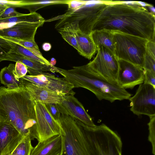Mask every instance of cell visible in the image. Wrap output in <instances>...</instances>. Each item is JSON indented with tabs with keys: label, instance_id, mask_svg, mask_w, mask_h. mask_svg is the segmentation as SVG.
<instances>
[{
	"label": "cell",
	"instance_id": "cell-1",
	"mask_svg": "<svg viewBox=\"0 0 155 155\" xmlns=\"http://www.w3.org/2000/svg\"><path fill=\"white\" fill-rule=\"evenodd\" d=\"M155 17L139 5L108 4L99 17L92 31L104 29L155 41Z\"/></svg>",
	"mask_w": 155,
	"mask_h": 155
},
{
	"label": "cell",
	"instance_id": "cell-2",
	"mask_svg": "<svg viewBox=\"0 0 155 155\" xmlns=\"http://www.w3.org/2000/svg\"><path fill=\"white\" fill-rule=\"evenodd\" d=\"M35 102L22 85L9 89L0 87V122H7L23 136L38 138Z\"/></svg>",
	"mask_w": 155,
	"mask_h": 155
},
{
	"label": "cell",
	"instance_id": "cell-3",
	"mask_svg": "<svg viewBox=\"0 0 155 155\" xmlns=\"http://www.w3.org/2000/svg\"><path fill=\"white\" fill-rule=\"evenodd\" d=\"M59 73L74 88L82 87L93 93L100 101L111 103L129 100L132 95L117 84L111 83L93 71L87 64L69 70L58 68Z\"/></svg>",
	"mask_w": 155,
	"mask_h": 155
},
{
	"label": "cell",
	"instance_id": "cell-4",
	"mask_svg": "<svg viewBox=\"0 0 155 155\" xmlns=\"http://www.w3.org/2000/svg\"><path fill=\"white\" fill-rule=\"evenodd\" d=\"M80 125L83 129L89 155H122L120 137L106 125Z\"/></svg>",
	"mask_w": 155,
	"mask_h": 155
},
{
	"label": "cell",
	"instance_id": "cell-5",
	"mask_svg": "<svg viewBox=\"0 0 155 155\" xmlns=\"http://www.w3.org/2000/svg\"><path fill=\"white\" fill-rule=\"evenodd\" d=\"M107 1L84 0L81 6L72 10H68L58 16L55 26L58 30L66 23H78L80 30L86 34H91L99 17L107 5Z\"/></svg>",
	"mask_w": 155,
	"mask_h": 155
},
{
	"label": "cell",
	"instance_id": "cell-6",
	"mask_svg": "<svg viewBox=\"0 0 155 155\" xmlns=\"http://www.w3.org/2000/svg\"><path fill=\"white\" fill-rule=\"evenodd\" d=\"M114 54L118 60L143 68L147 39L118 31H112Z\"/></svg>",
	"mask_w": 155,
	"mask_h": 155
},
{
	"label": "cell",
	"instance_id": "cell-7",
	"mask_svg": "<svg viewBox=\"0 0 155 155\" xmlns=\"http://www.w3.org/2000/svg\"><path fill=\"white\" fill-rule=\"evenodd\" d=\"M58 121L64 132L61 155H89L82 127L68 115L61 114Z\"/></svg>",
	"mask_w": 155,
	"mask_h": 155
},
{
	"label": "cell",
	"instance_id": "cell-8",
	"mask_svg": "<svg viewBox=\"0 0 155 155\" xmlns=\"http://www.w3.org/2000/svg\"><path fill=\"white\" fill-rule=\"evenodd\" d=\"M27 68L30 75H26L19 78L21 84H32L66 95L75 94V93L72 91L74 88L73 85L64 78H58L48 73L38 72Z\"/></svg>",
	"mask_w": 155,
	"mask_h": 155
},
{
	"label": "cell",
	"instance_id": "cell-9",
	"mask_svg": "<svg viewBox=\"0 0 155 155\" xmlns=\"http://www.w3.org/2000/svg\"><path fill=\"white\" fill-rule=\"evenodd\" d=\"M87 64L95 72L108 82L117 84L118 60L114 53L105 47L101 46L97 48L96 56Z\"/></svg>",
	"mask_w": 155,
	"mask_h": 155
},
{
	"label": "cell",
	"instance_id": "cell-10",
	"mask_svg": "<svg viewBox=\"0 0 155 155\" xmlns=\"http://www.w3.org/2000/svg\"><path fill=\"white\" fill-rule=\"evenodd\" d=\"M130 110L139 116L155 115V87L145 84L140 85L135 94L130 97Z\"/></svg>",
	"mask_w": 155,
	"mask_h": 155
},
{
	"label": "cell",
	"instance_id": "cell-11",
	"mask_svg": "<svg viewBox=\"0 0 155 155\" xmlns=\"http://www.w3.org/2000/svg\"><path fill=\"white\" fill-rule=\"evenodd\" d=\"M35 102L38 142L55 135H63V131L59 123L51 115L45 104Z\"/></svg>",
	"mask_w": 155,
	"mask_h": 155
},
{
	"label": "cell",
	"instance_id": "cell-12",
	"mask_svg": "<svg viewBox=\"0 0 155 155\" xmlns=\"http://www.w3.org/2000/svg\"><path fill=\"white\" fill-rule=\"evenodd\" d=\"M74 95H65L62 102L57 104L61 114L70 116L79 124L90 127L95 126L91 117Z\"/></svg>",
	"mask_w": 155,
	"mask_h": 155
},
{
	"label": "cell",
	"instance_id": "cell-13",
	"mask_svg": "<svg viewBox=\"0 0 155 155\" xmlns=\"http://www.w3.org/2000/svg\"><path fill=\"white\" fill-rule=\"evenodd\" d=\"M119 68L117 82L125 89H132L137 85L143 83L144 75L141 67L123 60H118Z\"/></svg>",
	"mask_w": 155,
	"mask_h": 155
},
{
	"label": "cell",
	"instance_id": "cell-14",
	"mask_svg": "<svg viewBox=\"0 0 155 155\" xmlns=\"http://www.w3.org/2000/svg\"><path fill=\"white\" fill-rule=\"evenodd\" d=\"M23 137L9 123L0 122V155L11 153Z\"/></svg>",
	"mask_w": 155,
	"mask_h": 155
},
{
	"label": "cell",
	"instance_id": "cell-15",
	"mask_svg": "<svg viewBox=\"0 0 155 155\" xmlns=\"http://www.w3.org/2000/svg\"><path fill=\"white\" fill-rule=\"evenodd\" d=\"M44 22L17 23L12 26L0 29V36L23 40L35 39L38 28Z\"/></svg>",
	"mask_w": 155,
	"mask_h": 155
},
{
	"label": "cell",
	"instance_id": "cell-16",
	"mask_svg": "<svg viewBox=\"0 0 155 155\" xmlns=\"http://www.w3.org/2000/svg\"><path fill=\"white\" fill-rule=\"evenodd\" d=\"M22 84L26 88L35 102L58 104L62 102L66 95L31 84L22 83Z\"/></svg>",
	"mask_w": 155,
	"mask_h": 155
},
{
	"label": "cell",
	"instance_id": "cell-17",
	"mask_svg": "<svg viewBox=\"0 0 155 155\" xmlns=\"http://www.w3.org/2000/svg\"><path fill=\"white\" fill-rule=\"evenodd\" d=\"M62 148V135H56L38 142L33 148L30 155H61Z\"/></svg>",
	"mask_w": 155,
	"mask_h": 155
},
{
	"label": "cell",
	"instance_id": "cell-18",
	"mask_svg": "<svg viewBox=\"0 0 155 155\" xmlns=\"http://www.w3.org/2000/svg\"><path fill=\"white\" fill-rule=\"evenodd\" d=\"M71 24L74 29L80 51L79 54L89 60L91 59L97 50L91 34H86L82 32L80 30L78 23Z\"/></svg>",
	"mask_w": 155,
	"mask_h": 155
},
{
	"label": "cell",
	"instance_id": "cell-19",
	"mask_svg": "<svg viewBox=\"0 0 155 155\" xmlns=\"http://www.w3.org/2000/svg\"><path fill=\"white\" fill-rule=\"evenodd\" d=\"M5 60L15 62L19 61L24 64L28 68L41 72L50 71L52 73L58 72V68L54 66H51L44 64L32 60L19 54L11 52L7 56Z\"/></svg>",
	"mask_w": 155,
	"mask_h": 155
},
{
	"label": "cell",
	"instance_id": "cell-20",
	"mask_svg": "<svg viewBox=\"0 0 155 155\" xmlns=\"http://www.w3.org/2000/svg\"><path fill=\"white\" fill-rule=\"evenodd\" d=\"M91 35L97 49L104 46L114 54L113 31L106 29L95 30Z\"/></svg>",
	"mask_w": 155,
	"mask_h": 155
},
{
	"label": "cell",
	"instance_id": "cell-21",
	"mask_svg": "<svg viewBox=\"0 0 155 155\" xmlns=\"http://www.w3.org/2000/svg\"><path fill=\"white\" fill-rule=\"evenodd\" d=\"M15 64H10L2 68L0 71V82L8 89L17 88L22 84L19 79L15 76Z\"/></svg>",
	"mask_w": 155,
	"mask_h": 155
},
{
	"label": "cell",
	"instance_id": "cell-22",
	"mask_svg": "<svg viewBox=\"0 0 155 155\" xmlns=\"http://www.w3.org/2000/svg\"><path fill=\"white\" fill-rule=\"evenodd\" d=\"M70 0H22L19 1L15 7H21L28 10L30 13L36 12L39 9L51 5L58 4H67Z\"/></svg>",
	"mask_w": 155,
	"mask_h": 155
},
{
	"label": "cell",
	"instance_id": "cell-23",
	"mask_svg": "<svg viewBox=\"0 0 155 155\" xmlns=\"http://www.w3.org/2000/svg\"><path fill=\"white\" fill-rule=\"evenodd\" d=\"M45 21L44 18L40 14L36 12L27 14L19 13L18 15L15 16L0 19V25L8 23L16 24L21 22L35 23Z\"/></svg>",
	"mask_w": 155,
	"mask_h": 155
},
{
	"label": "cell",
	"instance_id": "cell-24",
	"mask_svg": "<svg viewBox=\"0 0 155 155\" xmlns=\"http://www.w3.org/2000/svg\"><path fill=\"white\" fill-rule=\"evenodd\" d=\"M14 43V48L11 52L19 54L44 64L53 66L51 65L49 61L43 57L40 50H31L17 44Z\"/></svg>",
	"mask_w": 155,
	"mask_h": 155
},
{
	"label": "cell",
	"instance_id": "cell-25",
	"mask_svg": "<svg viewBox=\"0 0 155 155\" xmlns=\"http://www.w3.org/2000/svg\"><path fill=\"white\" fill-rule=\"evenodd\" d=\"M58 31L62 38L80 54V51L72 25L71 24L66 23Z\"/></svg>",
	"mask_w": 155,
	"mask_h": 155
},
{
	"label": "cell",
	"instance_id": "cell-26",
	"mask_svg": "<svg viewBox=\"0 0 155 155\" xmlns=\"http://www.w3.org/2000/svg\"><path fill=\"white\" fill-rule=\"evenodd\" d=\"M30 135L24 136L12 153L17 155H30L33 147Z\"/></svg>",
	"mask_w": 155,
	"mask_h": 155
},
{
	"label": "cell",
	"instance_id": "cell-27",
	"mask_svg": "<svg viewBox=\"0 0 155 155\" xmlns=\"http://www.w3.org/2000/svg\"><path fill=\"white\" fill-rule=\"evenodd\" d=\"M14 43L0 36V61L5 60L7 56L13 51Z\"/></svg>",
	"mask_w": 155,
	"mask_h": 155
},
{
	"label": "cell",
	"instance_id": "cell-28",
	"mask_svg": "<svg viewBox=\"0 0 155 155\" xmlns=\"http://www.w3.org/2000/svg\"><path fill=\"white\" fill-rule=\"evenodd\" d=\"M3 38L32 50H40L35 39L23 40L8 37L1 36Z\"/></svg>",
	"mask_w": 155,
	"mask_h": 155
},
{
	"label": "cell",
	"instance_id": "cell-29",
	"mask_svg": "<svg viewBox=\"0 0 155 155\" xmlns=\"http://www.w3.org/2000/svg\"><path fill=\"white\" fill-rule=\"evenodd\" d=\"M150 121L148 124L149 134L148 140L152 146V153L155 155V115L149 117Z\"/></svg>",
	"mask_w": 155,
	"mask_h": 155
},
{
	"label": "cell",
	"instance_id": "cell-30",
	"mask_svg": "<svg viewBox=\"0 0 155 155\" xmlns=\"http://www.w3.org/2000/svg\"><path fill=\"white\" fill-rule=\"evenodd\" d=\"M143 68L155 74V58L146 53Z\"/></svg>",
	"mask_w": 155,
	"mask_h": 155
},
{
	"label": "cell",
	"instance_id": "cell-31",
	"mask_svg": "<svg viewBox=\"0 0 155 155\" xmlns=\"http://www.w3.org/2000/svg\"><path fill=\"white\" fill-rule=\"evenodd\" d=\"M16 63L14 74L15 78L19 79L26 75L28 72V68L26 65L20 62Z\"/></svg>",
	"mask_w": 155,
	"mask_h": 155
},
{
	"label": "cell",
	"instance_id": "cell-32",
	"mask_svg": "<svg viewBox=\"0 0 155 155\" xmlns=\"http://www.w3.org/2000/svg\"><path fill=\"white\" fill-rule=\"evenodd\" d=\"M48 111L57 121L59 119L61 114L56 104H45Z\"/></svg>",
	"mask_w": 155,
	"mask_h": 155
},
{
	"label": "cell",
	"instance_id": "cell-33",
	"mask_svg": "<svg viewBox=\"0 0 155 155\" xmlns=\"http://www.w3.org/2000/svg\"><path fill=\"white\" fill-rule=\"evenodd\" d=\"M143 83L150 85L155 87V74L143 70Z\"/></svg>",
	"mask_w": 155,
	"mask_h": 155
},
{
	"label": "cell",
	"instance_id": "cell-34",
	"mask_svg": "<svg viewBox=\"0 0 155 155\" xmlns=\"http://www.w3.org/2000/svg\"><path fill=\"white\" fill-rule=\"evenodd\" d=\"M19 13L15 10L14 7H10L7 8L0 16V19L15 16L18 15Z\"/></svg>",
	"mask_w": 155,
	"mask_h": 155
},
{
	"label": "cell",
	"instance_id": "cell-35",
	"mask_svg": "<svg viewBox=\"0 0 155 155\" xmlns=\"http://www.w3.org/2000/svg\"><path fill=\"white\" fill-rule=\"evenodd\" d=\"M146 53L155 58V41H149L146 45Z\"/></svg>",
	"mask_w": 155,
	"mask_h": 155
},
{
	"label": "cell",
	"instance_id": "cell-36",
	"mask_svg": "<svg viewBox=\"0 0 155 155\" xmlns=\"http://www.w3.org/2000/svg\"><path fill=\"white\" fill-rule=\"evenodd\" d=\"M10 7L7 4L0 3V16L3 13L7 8Z\"/></svg>",
	"mask_w": 155,
	"mask_h": 155
},
{
	"label": "cell",
	"instance_id": "cell-37",
	"mask_svg": "<svg viewBox=\"0 0 155 155\" xmlns=\"http://www.w3.org/2000/svg\"><path fill=\"white\" fill-rule=\"evenodd\" d=\"M51 48V44L48 42H45L42 45V48L45 51H50Z\"/></svg>",
	"mask_w": 155,
	"mask_h": 155
},
{
	"label": "cell",
	"instance_id": "cell-38",
	"mask_svg": "<svg viewBox=\"0 0 155 155\" xmlns=\"http://www.w3.org/2000/svg\"><path fill=\"white\" fill-rule=\"evenodd\" d=\"M145 8L147 9V10L148 9L149 10V12H150L155 15V7L153 5L149 4Z\"/></svg>",
	"mask_w": 155,
	"mask_h": 155
},
{
	"label": "cell",
	"instance_id": "cell-39",
	"mask_svg": "<svg viewBox=\"0 0 155 155\" xmlns=\"http://www.w3.org/2000/svg\"><path fill=\"white\" fill-rule=\"evenodd\" d=\"M49 62L51 65L54 66L56 64V61L54 58H51Z\"/></svg>",
	"mask_w": 155,
	"mask_h": 155
},
{
	"label": "cell",
	"instance_id": "cell-40",
	"mask_svg": "<svg viewBox=\"0 0 155 155\" xmlns=\"http://www.w3.org/2000/svg\"><path fill=\"white\" fill-rule=\"evenodd\" d=\"M17 155L15 154H14L11 153L10 154H7V155Z\"/></svg>",
	"mask_w": 155,
	"mask_h": 155
},
{
	"label": "cell",
	"instance_id": "cell-41",
	"mask_svg": "<svg viewBox=\"0 0 155 155\" xmlns=\"http://www.w3.org/2000/svg\"><path fill=\"white\" fill-rule=\"evenodd\" d=\"M1 62V61H0V62Z\"/></svg>",
	"mask_w": 155,
	"mask_h": 155
}]
</instances>
